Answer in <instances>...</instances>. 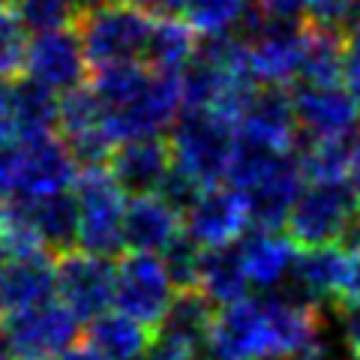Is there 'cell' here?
<instances>
[{"label": "cell", "instance_id": "6da1fadb", "mask_svg": "<svg viewBox=\"0 0 360 360\" xmlns=\"http://www.w3.org/2000/svg\"><path fill=\"white\" fill-rule=\"evenodd\" d=\"M324 340V312L303 297H246L217 309L213 360H288Z\"/></svg>", "mask_w": 360, "mask_h": 360}, {"label": "cell", "instance_id": "7a4b0ae2", "mask_svg": "<svg viewBox=\"0 0 360 360\" xmlns=\"http://www.w3.org/2000/svg\"><path fill=\"white\" fill-rule=\"evenodd\" d=\"M90 87L96 90L99 103L105 108L108 132L115 135L117 144L156 139L174 127L180 108H184L180 75L156 72L141 63L99 70L94 72Z\"/></svg>", "mask_w": 360, "mask_h": 360}, {"label": "cell", "instance_id": "3957f363", "mask_svg": "<svg viewBox=\"0 0 360 360\" xmlns=\"http://www.w3.org/2000/svg\"><path fill=\"white\" fill-rule=\"evenodd\" d=\"M303 180L307 174L297 153H274L240 144L229 186L246 198L252 229H283L297 195L303 193Z\"/></svg>", "mask_w": 360, "mask_h": 360}, {"label": "cell", "instance_id": "277c9868", "mask_svg": "<svg viewBox=\"0 0 360 360\" xmlns=\"http://www.w3.org/2000/svg\"><path fill=\"white\" fill-rule=\"evenodd\" d=\"M168 144L177 172L193 180L198 189H210L229 180L240 153V132L238 123L219 111L186 108V115L177 117L172 127Z\"/></svg>", "mask_w": 360, "mask_h": 360}, {"label": "cell", "instance_id": "5b68a950", "mask_svg": "<svg viewBox=\"0 0 360 360\" xmlns=\"http://www.w3.org/2000/svg\"><path fill=\"white\" fill-rule=\"evenodd\" d=\"M153 15L127 4H108L96 13L78 18V37H82L90 70H111V66L141 63L148 58V45L153 33Z\"/></svg>", "mask_w": 360, "mask_h": 360}, {"label": "cell", "instance_id": "8992f818", "mask_svg": "<svg viewBox=\"0 0 360 360\" xmlns=\"http://www.w3.org/2000/svg\"><path fill=\"white\" fill-rule=\"evenodd\" d=\"M72 193L78 201V246L105 258L127 250L123 243L127 189L117 184L111 168H84Z\"/></svg>", "mask_w": 360, "mask_h": 360}, {"label": "cell", "instance_id": "52a82bcc", "mask_svg": "<svg viewBox=\"0 0 360 360\" xmlns=\"http://www.w3.org/2000/svg\"><path fill=\"white\" fill-rule=\"evenodd\" d=\"M348 180H309L288 213V238L303 250L340 243L360 207Z\"/></svg>", "mask_w": 360, "mask_h": 360}, {"label": "cell", "instance_id": "ba28073f", "mask_svg": "<svg viewBox=\"0 0 360 360\" xmlns=\"http://www.w3.org/2000/svg\"><path fill=\"white\" fill-rule=\"evenodd\" d=\"M177 283L168 270L162 255L150 252H129L117 264V285H115V307L117 312L129 315L153 333L160 330L168 309L177 297Z\"/></svg>", "mask_w": 360, "mask_h": 360}, {"label": "cell", "instance_id": "9c48e42d", "mask_svg": "<svg viewBox=\"0 0 360 360\" xmlns=\"http://www.w3.org/2000/svg\"><path fill=\"white\" fill-rule=\"evenodd\" d=\"M300 135L307 141H354L360 129V96L345 82L295 84Z\"/></svg>", "mask_w": 360, "mask_h": 360}, {"label": "cell", "instance_id": "30bf717a", "mask_svg": "<svg viewBox=\"0 0 360 360\" xmlns=\"http://www.w3.org/2000/svg\"><path fill=\"white\" fill-rule=\"evenodd\" d=\"M82 319L60 297H51L4 321L15 360H54L75 348Z\"/></svg>", "mask_w": 360, "mask_h": 360}, {"label": "cell", "instance_id": "8fae6325", "mask_svg": "<svg viewBox=\"0 0 360 360\" xmlns=\"http://www.w3.org/2000/svg\"><path fill=\"white\" fill-rule=\"evenodd\" d=\"M58 132L82 168H99L117 150L115 135L108 132L105 108L90 84H82L60 96Z\"/></svg>", "mask_w": 360, "mask_h": 360}, {"label": "cell", "instance_id": "7c38bea8", "mask_svg": "<svg viewBox=\"0 0 360 360\" xmlns=\"http://www.w3.org/2000/svg\"><path fill=\"white\" fill-rule=\"evenodd\" d=\"M115 285L117 264H111V258L84 250L58 255V297L82 321H94L108 312L115 303Z\"/></svg>", "mask_w": 360, "mask_h": 360}, {"label": "cell", "instance_id": "4fadbf2b", "mask_svg": "<svg viewBox=\"0 0 360 360\" xmlns=\"http://www.w3.org/2000/svg\"><path fill=\"white\" fill-rule=\"evenodd\" d=\"M252 225L246 198L234 186L201 189L198 198L184 210V231L201 250H222L246 238Z\"/></svg>", "mask_w": 360, "mask_h": 360}, {"label": "cell", "instance_id": "5bb4252c", "mask_svg": "<svg viewBox=\"0 0 360 360\" xmlns=\"http://www.w3.org/2000/svg\"><path fill=\"white\" fill-rule=\"evenodd\" d=\"M240 144L274 153H295L300 141V123L288 87L262 84L250 96L238 117Z\"/></svg>", "mask_w": 360, "mask_h": 360}, {"label": "cell", "instance_id": "9a60e30c", "mask_svg": "<svg viewBox=\"0 0 360 360\" xmlns=\"http://www.w3.org/2000/svg\"><path fill=\"white\" fill-rule=\"evenodd\" d=\"M217 307L198 288H180L160 330L153 333L148 360H193L207 348Z\"/></svg>", "mask_w": 360, "mask_h": 360}, {"label": "cell", "instance_id": "2e32d148", "mask_svg": "<svg viewBox=\"0 0 360 360\" xmlns=\"http://www.w3.org/2000/svg\"><path fill=\"white\" fill-rule=\"evenodd\" d=\"M87 54L78 30L60 27L49 33H37L27 49L25 75L30 82L49 87L51 94H70V90L82 87L87 78Z\"/></svg>", "mask_w": 360, "mask_h": 360}, {"label": "cell", "instance_id": "e0dca14e", "mask_svg": "<svg viewBox=\"0 0 360 360\" xmlns=\"http://www.w3.org/2000/svg\"><path fill=\"white\" fill-rule=\"evenodd\" d=\"M357 270H360V255L348 252L345 246L340 243L315 246V250L300 252L295 267V283L303 300H312L319 307L328 303V307L340 309L354 295Z\"/></svg>", "mask_w": 360, "mask_h": 360}, {"label": "cell", "instance_id": "ac0fdd59", "mask_svg": "<svg viewBox=\"0 0 360 360\" xmlns=\"http://www.w3.org/2000/svg\"><path fill=\"white\" fill-rule=\"evenodd\" d=\"M58 295V264L51 252L9 258L0 267V324Z\"/></svg>", "mask_w": 360, "mask_h": 360}, {"label": "cell", "instance_id": "d6986e66", "mask_svg": "<svg viewBox=\"0 0 360 360\" xmlns=\"http://www.w3.org/2000/svg\"><path fill=\"white\" fill-rule=\"evenodd\" d=\"M184 238V217L160 193L132 195L123 217V243L132 252L162 255L174 240Z\"/></svg>", "mask_w": 360, "mask_h": 360}, {"label": "cell", "instance_id": "ffe728a7", "mask_svg": "<svg viewBox=\"0 0 360 360\" xmlns=\"http://www.w3.org/2000/svg\"><path fill=\"white\" fill-rule=\"evenodd\" d=\"M111 174L117 177V184L132 195H148L160 193L165 177L174 168L172 144L162 135L156 139H135L117 144L115 156H111Z\"/></svg>", "mask_w": 360, "mask_h": 360}, {"label": "cell", "instance_id": "44dd1931", "mask_svg": "<svg viewBox=\"0 0 360 360\" xmlns=\"http://www.w3.org/2000/svg\"><path fill=\"white\" fill-rule=\"evenodd\" d=\"M238 246L252 285L276 288L288 276H295L300 255H297V243L288 238V231L279 234V229H252Z\"/></svg>", "mask_w": 360, "mask_h": 360}, {"label": "cell", "instance_id": "7402d4cb", "mask_svg": "<svg viewBox=\"0 0 360 360\" xmlns=\"http://www.w3.org/2000/svg\"><path fill=\"white\" fill-rule=\"evenodd\" d=\"M15 201L30 219L33 231L39 234V240L45 243V250L54 255L72 252V246L78 243V201L72 189L42 198H15Z\"/></svg>", "mask_w": 360, "mask_h": 360}, {"label": "cell", "instance_id": "603a6c76", "mask_svg": "<svg viewBox=\"0 0 360 360\" xmlns=\"http://www.w3.org/2000/svg\"><path fill=\"white\" fill-rule=\"evenodd\" d=\"M250 276L243 267L240 246H222V250H205L198 262V279L195 288L205 295L213 307H231V303L246 300L250 291Z\"/></svg>", "mask_w": 360, "mask_h": 360}, {"label": "cell", "instance_id": "cb8c5ba5", "mask_svg": "<svg viewBox=\"0 0 360 360\" xmlns=\"http://www.w3.org/2000/svg\"><path fill=\"white\" fill-rule=\"evenodd\" d=\"M9 117L18 141L54 135L60 117V96L30 78H15L9 82Z\"/></svg>", "mask_w": 360, "mask_h": 360}, {"label": "cell", "instance_id": "d4e9b609", "mask_svg": "<svg viewBox=\"0 0 360 360\" xmlns=\"http://www.w3.org/2000/svg\"><path fill=\"white\" fill-rule=\"evenodd\" d=\"M84 345H90L105 360H139L150 354L153 330L123 312H103L99 319L90 321Z\"/></svg>", "mask_w": 360, "mask_h": 360}, {"label": "cell", "instance_id": "484cf974", "mask_svg": "<svg viewBox=\"0 0 360 360\" xmlns=\"http://www.w3.org/2000/svg\"><path fill=\"white\" fill-rule=\"evenodd\" d=\"M195 49H198V30L189 25L186 18L160 15L153 21V33H150L144 63L156 72L180 75L186 70V63L193 60Z\"/></svg>", "mask_w": 360, "mask_h": 360}, {"label": "cell", "instance_id": "4316f807", "mask_svg": "<svg viewBox=\"0 0 360 360\" xmlns=\"http://www.w3.org/2000/svg\"><path fill=\"white\" fill-rule=\"evenodd\" d=\"M252 0H186L184 18L201 37H231L243 25Z\"/></svg>", "mask_w": 360, "mask_h": 360}, {"label": "cell", "instance_id": "83f0119b", "mask_svg": "<svg viewBox=\"0 0 360 360\" xmlns=\"http://www.w3.org/2000/svg\"><path fill=\"white\" fill-rule=\"evenodd\" d=\"M354 141H307L300 148V165L307 180H348Z\"/></svg>", "mask_w": 360, "mask_h": 360}, {"label": "cell", "instance_id": "f1b7e54d", "mask_svg": "<svg viewBox=\"0 0 360 360\" xmlns=\"http://www.w3.org/2000/svg\"><path fill=\"white\" fill-rule=\"evenodd\" d=\"M27 27L21 25V18L13 9L0 6V78L4 82H15L25 72L27 63Z\"/></svg>", "mask_w": 360, "mask_h": 360}, {"label": "cell", "instance_id": "f546056e", "mask_svg": "<svg viewBox=\"0 0 360 360\" xmlns=\"http://www.w3.org/2000/svg\"><path fill=\"white\" fill-rule=\"evenodd\" d=\"M13 6L21 25L33 33L60 30L78 21L72 0H13Z\"/></svg>", "mask_w": 360, "mask_h": 360}, {"label": "cell", "instance_id": "4dcf8cb0", "mask_svg": "<svg viewBox=\"0 0 360 360\" xmlns=\"http://www.w3.org/2000/svg\"><path fill=\"white\" fill-rule=\"evenodd\" d=\"M255 9L274 21H300L309 13L312 0H252Z\"/></svg>", "mask_w": 360, "mask_h": 360}, {"label": "cell", "instance_id": "1f68e13d", "mask_svg": "<svg viewBox=\"0 0 360 360\" xmlns=\"http://www.w3.org/2000/svg\"><path fill=\"white\" fill-rule=\"evenodd\" d=\"M336 312H340V330L348 360H360V303H345Z\"/></svg>", "mask_w": 360, "mask_h": 360}, {"label": "cell", "instance_id": "d6a6232c", "mask_svg": "<svg viewBox=\"0 0 360 360\" xmlns=\"http://www.w3.org/2000/svg\"><path fill=\"white\" fill-rule=\"evenodd\" d=\"M345 84L360 96V25L345 37Z\"/></svg>", "mask_w": 360, "mask_h": 360}, {"label": "cell", "instance_id": "836d02e7", "mask_svg": "<svg viewBox=\"0 0 360 360\" xmlns=\"http://www.w3.org/2000/svg\"><path fill=\"white\" fill-rule=\"evenodd\" d=\"M117 4L144 9V13H150V15H168V13H174V9H184L186 0H117Z\"/></svg>", "mask_w": 360, "mask_h": 360}, {"label": "cell", "instance_id": "e575fe53", "mask_svg": "<svg viewBox=\"0 0 360 360\" xmlns=\"http://www.w3.org/2000/svg\"><path fill=\"white\" fill-rule=\"evenodd\" d=\"M348 184H352L354 195L360 198V135L354 139V148H352V165H348Z\"/></svg>", "mask_w": 360, "mask_h": 360}, {"label": "cell", "instance_id": "d590c367", "mask_svg": "<svg viewBox=\"0 0 360 360\" xmlns=\"http://www.w3.org/2000/svg\"><path fill=\"white\" fill-rule=\"evenodd\" d=\"M108 4H115V0H72V6H75V15L78 18H84L90 13H96V9H103Z\"/></svg>", "mask_w": 360, "mask_h": 360}, {"label": "cell", "instance_id": "8d00e7d4", "mask_svg": "<svg viewBox=\"0 0 360 360\" xmlns=\"http://www.w3.org/2000/svg\"><path fill=\"white\" fill-rule=\"evenodd\" d=\"M0 360H15L13 348H9V340H6V330H4V324H0Z\"/></svg>", "mask_w": 360, "mask_h": 360}, {"label": "cell", "instance_id": "74e56055", "mask_svg": "<svg viewBox=\"0 0 360 360\" xmlns=\"http://www.w3.org/2000/svg\"><path fill=\"white\" fill-rule=\"evenodd\" d=\"M348 303H360V270H357V283H354V295H352V300Z\"/></svg>", "mask_w": 360, "mask_h": 360}, {"label": "cell", "instance_id": "f35d334b", "mask_svg": "<svg viewBox=\"0 0 360 360\" xmlns=\"http://www.w3.org/2000/svg\"><path fill=\"white\" fill-rule=\"evenodd\" d=\"M6 90H9V82H4V78H0V103L6 99Z\"/></svg>", "mask_w": 360, "mask_h": 360}, {"label": "cell", "instance_id": "ab89813d", "mask_svg": "<svg viewBox=\"0 0 360 360\" xmlns=\"http://www.w3.org/2000/svg\"><path fill=\"white\" fill-rule=\"evenodd\" d=\"M4 4H6V0H0V6H4Z\"/></svg>", "mask_w": 360, "mask_h": 360}]
</instances>
